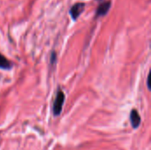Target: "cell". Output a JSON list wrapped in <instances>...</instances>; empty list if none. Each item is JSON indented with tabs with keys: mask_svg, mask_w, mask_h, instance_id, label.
<instances>
[{
	"mask_svg": "<svg viewBox=\"0 0 151 150\" xmlns=\"http://www.w3.org/2000/svg\"><path fill=\"white\" fill-rule=\"evenodd\" d=\"M65 94L62 90H58V93H57V96L54 100V103H53V108H52V111H53V114L54 116H59L61 111H62V108H63V105H64V103H65Z\"/></svg>",
	"mask_w": 151,
	"mask_h": 150,
	"instance_id": "1",
	"label": "cell"
},
{
	"mask_svg": "<svg viewBox=\"0 0 151 150\" xmlns=\"http://www.w3.org/2000/svg\"><path fill=\"white\" fill-rule=\"evenodd\" d=\"M84 8H85V4L84 3H76V4H74L70 9V14H71L72 19L76 20L81 16V14L83 12Z\"/></svg>",
	"mask_w": 151,
	"mask_h": 150,
	"instance_id": "2",
	"label": "cell"
},
{
	"mask_svg": "<svg viewBox=\"0 0 151 150\" xmlns=\"http://www.w3.org/2000/svg\"><path fill=\"white\" fill-rule=\"evenodd\" d=\"M111 5V1H107V2H103L102 4H99L97 10H96V17H100V16H105Z\"/></svg>",
	"mask_w": 151,
	"mask_h": 150,
	"instance_id": "3",
	"label": "cell"
},
{
	"mask_svg": "<svg viewBox=\"0 0 151 150\" xmlns=\"http://www.w3.org/2000/svg\"><path fill=\"white\" fill-rule=\"evenodd\" d=\"M130 121H131V125L133 126V128H138L140 124H141V117L138 113V111L136 110H133L131 111L130 114Z\"/></svg>",
	"mask_w": 151,
	"mask_h": 150,
	"instance_id": "4",
	"label": "cell"
},
{
	"mask_svg": "<svg viewBox=\"0 0 151 150\" xmlns=\"http://www.w3.org/2000/svg\"><path fill=\"white\" fill-rule=\"evenodd\" d=\"M12 68V63L0 53V69L4 70H10Z\"/></svg>",
	"mask_w": 151,
	"mask_h": 150,
	"instance_id": "5",
	"label": "cell"
},
{
	"mask_svg": "<svg viewBox=\"0 0 151 150\" xmlns=\"http://www.w3.org/2000/svg\"><path fill=\"white\" fill-rule=\"evenodd\" d=\"M148 88H149V89H150V75L148 76Z\"/></svg>",
	"mask_w": 151,
	"mask_h": 150,
	"instance_id": "6",
	"label": "cell"
},
{
	"mask_svg": "<svg viewBox=\"0 0 151 150\" xmlns=\"http://www.w3.org/2000/svg\"><path fill=\"white\" fill-rule=\"evenodd\" d=\"M97 1H103V0H97Z\"/></svg>",
	"mask_w": 151,
	"mask_h": 150,
	"instance_id": "7",
	"label": "cell"
}]
</instances>
